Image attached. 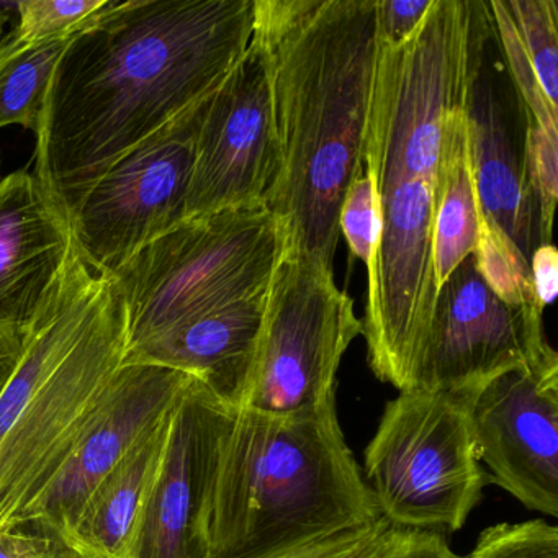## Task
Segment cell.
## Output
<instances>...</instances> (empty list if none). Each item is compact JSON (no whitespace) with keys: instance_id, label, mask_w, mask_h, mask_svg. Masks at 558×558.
Instances as JSON below:
<instances>
[{"instance_id":"6da1fadb","label":"cell","mask_w":558,"mask_h":558,"mask_svg":"<svg viewBox=\"0 0 558 558\" xmlns=\"http://www.w3.org/2000/svg\"><path fill=\"white\" fill-rule=\"evenodd\" d=\"M256 0H129L74 35L38 123L35 172L68 217L136 146L207 99L250 45Z\"/></svg>"},{"instance_id":"7a4b0ae2","label":"cell","mask_w":558,"mask_h":558,"mask_svg":"<svg viewBox=\"0 0 558 558\" xmlns=\"http://www.w3.org/2000/svg\"><path fill=\"white\" fill-rule=\"evenodd\" d=\"M269 54L279 169L266 198L286 250L332 269L339 214L364 174L377 0H256Z\"/></svg>"},{"instance_id":"3957f363","label":"cell","mask_w":558,"mask_h":558,"mask_svg":"<svg viewBox=\"0 0 558 558\" xmlns=\"http://www.w3.org/2000/svg\"><path fill=\"white\" fill-rule=\"evenodd\" d=\"M125 352L119 286L74 243L0 390V529L21 527L53 482Z\"/></svg>"},{"instance_id":"277c9868","label":"cell","mask_w":558,"mask_h":558,"mask_svg":"<svg viewBox=\"0 0 558 558\" xmlns=\"http://www.w3.org/2000/svg\"><path fill=\"white\" fill-rule=\"evenodd\" d=\"M381 519L338 408L234 410L208 499L210 558H267Z\"/></svg>"},{"instance_id":"5b68a950","label":"cell","mask_w":558,"mask_h":558,"mask_svg":"<svg viewBox=\"0 0 558 558\" xmlns=\"http://www.w3.org/2000/svg\"><path fill=\"white\" fill-rule=\"evenodd\" d=\"M492 37L488 2L433 0L404 44H378L364 151L377 187L423 179L436 189L447 125L469 112Z\"/></svg>"},{"instance_id":"8992f818","label":"cell","mask_w":558,"mask_h":558,"mask_svg":"<svg viewBox=\"0 0 558 558\" xmlns=\"http://www.w3.org/2000/svg\"><path fill=\"white\" fill-rule=\"evenodd\" d=\"M286 247L266 204L187 218L116 272L125 306L126 351L191 319L264 295Z\"/></svg>"},{"instance_id":"52a82bcc","label":"cell","mask_w":558,"mask_h":558,"mask_svg":"<svg viewBox=\"0 0 558 558\" xmlns=\"http://www.w3.org/2000/svg\"><path fill=\"white\" fill-rule=\"evenodd\" d=\"M364 473L391 527L460 531L488 483L476 453L469 397L400 391L365 447Z\"/></svg>"},{"instance_id":"ba28073f","label":"cell","mask_w":558,"mask_h":558,"mask_svg":"<svg viewBox=\"0 0 558 558\" xmlns=\"http://www.w3.org/2000/svg\"><path fill=\"white\" fill-rule=\"evenodd\" d=\"M364 335L329 267L283 247L267 287L253 371L238 410L295 416L336 407V377Z\"/></svg>"},{"instance_id":"9c48e42d","label":"cell","mask_w":558,"mask_h":558,"mask_svg":"<svg viewBox=\"0 0 558 558\" xmlns=\"http://www.w3.org/2000/svg\"><path fill=\"white\" fill-rule=\"evenodd\" d=\"M380 234L367 266L364 326L375 377L413 390L436 308L434 211L436 189L423 179L377 187Z\"/></svg>"},{"instance_id":"30bf717a","label":"cell","mask_w":558,"mask_h":558,"mask_svg":"<svg viewBox=\"0 0 558 558\" xmlns=\"http://www.w3.org/2000/svg\"><path fill=\"white\" fill-rule=\"evenodd\" d=\"M207 99L123 156L71 211L74 243L100 272H116L143 246L185 220Z\"/></svg>"},{"instance_id":"8fae6325","label":"cell","mask_w":558,"mask_h":558,"mask_svg":"<svg viewBox=\"0 0 558 558\" xmlns=\"http://www.w3.org/2000/svg\"><path fill=\"white\" fill-rule=\"evenodd\" d=\"M279 169L270 63L257 38L205 104L185 220L266 204Z\"/></svg>"},{"instance_id":"7c38bea8","label":"cell","mask_w":558,"mask_h":558,"mask_svg":"<svg viewBox=\"0 0 558 558\" xmlns=\"http://www.w3.org/2000/svg\"><path fill=\"white\" fill-rule=\"evenodd\" d=\"M469 397L488 482L532 511L558 515V355L496 375Z\"/></svg>"},{"instance_id":"4fadbf2b","label":"cell","mask_w":558,"mask_h":558,"mask_svg":"<svg viewBox=\"0 0 558 558\" xmlns=\"http://www.w3.org/2000/svg\"><path fill=\"white\" fill-rule=\"evenodd\" d=\"M550 348L544 313L501 302L470 256L437 293L414 388L466 395L496 375L538 361Z\"/></svg>"},{"instance_id":"5bb4252c","label":"cell","mask_w":558,"mask_h":558,"mask_svg":"<svg viewBox=\"0 0 558 558\" xmlns=\"http://www.w3.org/2000/svg\"><path fill=\"white\" fill-rule=\"evenodd\" d=\"M192 378L159 365L122 364L21 527L66 538L94 489L172 413Z\"/></svg>"},{"instance_id":"9a60e30c","label":"cell","mask_w":558,"mask_h":558,"mask_svg":"<svg viewBox=\"0 0 558 558\" xmlns=\"http://www.w3.org/2000/svg\"><path fill=\"white\" fill-rule=\"evenodd\" d=\"M233 413L192 378L172 413L168 449L146 509L136 558H210L208 499Z\"/></svg>"},{"instance_id":"2e32d148","label":"cell","mask_w":558,"mask_h":558,"mask_svg":"<svg viewBox=\"0 0 558 558\" xmlns=\"http://www.w3.org/2000/svg\"><path fill=\"white\" fill-rule=\"evenodd\" d=\"M73 244L70 217L34 172L0 179V326L31 328Z\"/></svg>"},{"instance_id":"e0dca14e","label":"cell","mask_w":558,"mask_h":558,"mask_svg":"<svg viewBox=\"0 0 558 558\" xmlns=\"http://www.w3.org/2000/svg\"><path fill=\"white\" fill-rule=\"evenodd\" d=\"M266 295L191 319L125 352L123 364H149L191 375L225 404L243 401L263 328Z\"/></svg>"},{"instance_id":"ac0fdd59","label":"cell","mask_w":558,"mask_h":558,"mask_svg":"<svg viewBox=\"0 0 558 558\" xmlns=\"http://www.w3.org/2000/svg\"><path fill=\"white\" fill-rule=\"evenodd\" d=\"M466 120L480 210L531 263L541 244L537 207L515 156L501 104L482 76L473 89Z\"/></svg>"},{"instance_id":"d6986e66","label":"cell","mask_w":558,"mask_h":558,"mask_svg":"<svg viewBox=\"0 0 558 558\" xmlns=\"http://www.w3.org/2000/svg\"><path fill=\"white\" fill-rule=\"evenodd\" d=\"M172 413L100 482L61 541L90 558H136L146 509L168 449Z\"/></svg>"},{"instance_id":"ffe728a7","label":"cell","mask_w":558,"mask_h":558,"mask_svg":"<svg viewBox=\"0 0 558 558\" xmlns=\"http://www.w3.org/2000/svg\"><path fill=\"white\" fill-rule=\"evenodd\" d=\"M480 204L470 159L466 113L447 125L436 185L434 211V264L442 286L457 266L475 251Z\"/></svg>"},{"instance_id":"44dd1931","label":"cell","mask_w":558,"mask_h":558,"mask_svg":"<svg viewBox=\"0 0 558 558\" xmlns=\"http://www.w3.org/2000/svg\"><path fill=\"white\" fill-rule=\"evenodd\" d=\"M74 35L34 44L14 28L0 32V129L21 125L37 133L51 77Z\"/></svg>"},{"instance_id":"7402d4cb","label":"cell","mask_w":558,"mask_h":558,"mask_svg":"<svg viewBox=\"0 0 558 558\" xmlns=\"http://www.w3.org/2000/svg\"><path fill=\"white\" fill-rule=\"evenodd\" d=\"M472 257L480 276L501 302L512 308L544 313L535 299L527 259L482 210Z\"/></svg>"},{"instance_id":"603a6c76","label":"cell","mask_w":558,"mask_h":558,"mask_svg":"<svg viewBox=\"0 0 558 558\" xmlns=\"http://www.w3.org/2000/svg\"><path fill=\"white\" fill-rule=\"evenodd\" d=\"M519 45L551 107L558 109V11L554 0H506Z\"/></svg>"},{"instance_id":"cb8c5ba5","label":"cell","mask_w":558,"mask_h":558,"mask_svg":"<svg viewBox=\"0 0 558 558\" xmlns=\"http://www.w3.org/2000/svg\"><path fill=\"white\" fill-rule=\"evenodd\" d=\"M489 17H492L493 35L498 38L501 45L502 54L508 63L509 74L515 90L524 104L525 117H527V126L544 130V132H558V112L555 107L548 104L538 86L537 77L519 45L515 37L514 27L511 19L506 11L502 0H493L488 2Z\"/></svg>"},{"instance_id":"d4e9b609","label":"cell","mask_w":558,"mask_h":558,"mask_svg":"<svg viewBox=\"0 0 558 558\" xmlns=\"http://www.w3.org/2000/svg\"><path fill=\"white\" fill-rule=\"evenodd\" d=\"M110 0H25L17 2L19 24L14 32L21 40L47 41L71 37L83 31Z\"/></svg>"},{"instance_id":"484cf974","label":"cell","mask_w":558,"mask_h":558,"mask_svg":"<svg viewBox=\"0 0 558 558\" xmlns=\"http://www.w3.org/2000/svg\"><path fill=\"white\" fill-rule=\"evenodd\" d=\"M466 558H558V527L545 519L485 529Z\"/></svg>"},{"instance_id":"4316f807","label":"cell","mask_w":558,"mask_h":558,"mask_svg":"<svg viewBox=\"0 0 558 558\" xmlns=\"http://www.w3.org/2000/svg\"><path fill=\"white\" fill-rule=\"evenodd\" d=\"M339 231L348 241L352 256L364 260L367 267L374 257L378 234H380L377 185L367 171L355 179L342 202Z\"/></svg>"},{"instance_id":"83f0119b","label":"cell","mask_w":558,"mask_h":558,"mask_svg":"<svg viewBox=\"0 0 558 558\" xmlns=\"http://www.w3.org/2000/svg\"><path fill=\"white\" fill-rule=\"evenodd\" d=\"M393 531L381 518L372 524L316 538L267 558H375Z\"/></svg>"},{"instance_id":"f1b7e54d","label":"cell","mask_w":558,"mask_h":558,"mask_svg":"<svg viewBox=\"0 0 558 558\" xmlns=\"http://www.w3.org/2000/svg\"><path fill=\"white\" fill-rule=\"evenodd\" d=\"M433 0H377L378 44H404L426 17Z\"/></svg>"},{"instance_id":"f546056e","label":"cell","mask_w":558,"mask_h":558,"mask_svg":"<svg viewBox=\"0 0 558 558\" xmlns=\"http://www.w3.org/2000/svg\"><path fill=\"white\" fill-rule=\"evenodd\" d=\"M375 558H462L436 531L393 529Z\"/></svg>"},{"instance_id":"4dcf8cb0","label":"cell","mask_w":558,"mask_h":558,"mask_svg":"<svg viewBox=\"0 0 558 558\" xmlns=\"http://www.w3.org/2000/svg\"><path fill=\"white\" fill-rule=\"evenodd\" d=\"M529 266H531L535 299L545 310V306L555 302L558 292V254L554 244L545 243L535 247Z\"/></svg>"},{"instance_id":"1f68e13d","label":"cell","mask_w":558,"mask_h":558,"mask_svg":"<svg viewBox=\"0 0 558 558\" xmlns=\"http://www.w3.org/2000/svg\"><path fill=\"white\" fill-rule=\"evenodd\" d=\"M50 535L32 527L0 529V558H37Z\"/></svg>"},{"instance_id":"d6a6232c","label":"cell","mask_w":558,"mask_h":558,"mask_svg":"<svg viewBox=\"0 0 558 558\" xmlns=\"http://www.w3.org/2000/svg\"><path fill=\"white\" fill-rule=\"evenodd\" d=\"M27 331L24 329L0 326V390L8 384L12 372L21 361Z\"/></svg>"},{"instance_id":"836d02e7","label":"cell","mask_w":558,"mask_h":558,"mask_svg":"<svg viewBox=\"0 0 558 558\" xmlns=\"http://www.w3.org/2000/svg\"><path fill=\"white\" fill-rule=\"evenodd\" d=\"M37 558H90L86 554L74 547V545L68 544V542L61 541V538L53 537L50 535L48 538L47 547L38 555Z\"/></svg>"},{"instance_id":"e575fe53","label":"cell","mask_w":558,"mask_h":558,"mask_svg":"<svg viewBox=\"0 0 558 558\" xmlns=\"http://www.w3.org/2000/svg\"><path fill=\"white\" fill-rule=\"evenodd\" d=\"M14 14H17V2H0V27Z\"/></svg>"}]
</instances>
